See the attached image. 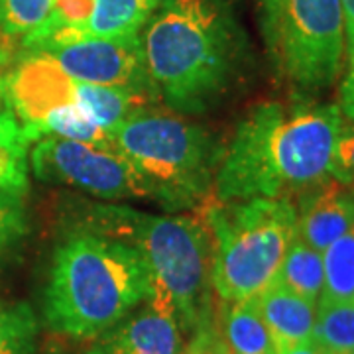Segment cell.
Returning <instances> with one entry per match:
<instances>
[{
    "instance_id": "6da1fadb",
    "label": "cell",
    "mask_w": 354,
    "mask_h": 354,
    "mask_svg": "<svg viewBox=\"0 0 354 354\" xmlns=\"http://www.w3.org/2000/svg\"><path fill=\"white\" fill-rule=\"evenodd\" d=\"M344 118L337 104L297 95L266 101L242 116L216 169L213 201L288 199L330 179Z\"/></svg>"
},
{
    "instance_id": "7a4b0ae2",
    "label": "cell",
    "mask_w": 354,
    "mask_h": 354,
    "mask_svg": "<svg viewBox=\"0 0 354 354\" xmlns=\"http://www.w3.org/2000/svg\"><path fill=\"white\" fill-rule=\"evenodd\" d=\"M144 62L158 99L185 116L218 109L246 71V39L225 0H169L148 20Z\"/></svg>"
},
{
    "instance_id": "3957f363",
    "label": "cell",
    "mask_w": 354,
    "mask_h": 354,
    "mask_svg": "<svg viewBox=\"0 0 354 354\" xmlns=\"http://www.w3.org/2000/svg\"><path fill=\"white\" fill-rule=\"evenodd\" d=\"M152 297V276L138 248L75 227L53 250L44 291L51 330L97 339Z\"/></svg>"
},
{
    "instance_id": "277c9868",
    "label": "cell",
    "mask_w": 354,
    "mask_h": 354,
    "mask_svg": "<svg viewBox=\"0 0 354 354\" xmlns=\"http://www.w3.org/2000/svg\"><path fill=\"white\" fill-rule=\"evenodd\" d=\"M79 215V228L95 230L138 248L152 276L153 304L176 317L191 335L215 319L213 241L199 215H148L127 205H91Z\"/></svg>"
},
{
    "instance_id": "5b68a950",
    "label": "cell",
    "mask_w": 354,
    "mask_h": 354,
    "mask_svg": "<svg viewBox=\"0 0 354 354\" xmlns=\"http://www.w3.org/2000/svg\"><path fill=\"white\" fill-rule=\"evenodd\" d=\"M113 148L127 160L148 195L165 211H201L213 201L225 146L185 114L142 109L111 132Z\"/></svg>"
},
{
    "instance_id": "8992f818",
    "label": "cell",
    "mask_w": 354,
    "mask_h": 354,
    "mask_svg": "<svg viewBox=\"0 0 354 354\" xmlns=\"http://www.w3.org/2000/svg\"><path fill=\"white\" fill-rule=\"evenodd\" d=\"M203 218L213 241L211 286L221 304L258 297L278 278L297 236L295 203L288 199L209 201Z\"/></svg>"
},
{
    "instance_id": "52a82bcc",
    "label": "cell",
    "mask_w": 354,
    "mask_h": 354,
    "mask_svg": "<svg viewBox=\"0 0 354 354\" xmlns=\"http://www.w3.org/2000/svg\"><path fill=\"white\" fill-rule=\"evenodd\" d=\"M268 57L297 95L329 88L344 57L341 0H258Z\"/></svg>"
},
{
    "instance_id": "ba28073f",
    "label": "cell",
    "mask_w": 354,
    "mask_h": 354,
    "mask_svg": "<svg viewBox=\"0 0 354 354\" xmlns=\"http://www.w3.org/2000/svg\"><path fill=\"white\" fill-rule=\"evenodd\" d=\"M28 162L41 183L83 191L102 201H148L134 169L114 148L46 136L34 142Z\"/></svg>"
},
{
    "instance_id": "9c48e42d",
    "label": "cell",
    "mask_w": 354,
    "mask_h": 354,
    "mask_svg": "<svg viewBox=\"0 0 354 354\" xmlns=\"http://www.w3.org/2000/svg\"><path fill=\"white\" fill-rule=\"evenodd\" d=\"M26 50L48 53L77 81L124 88L148 101L158 99L140 36L93 38L83 36L77 26H65Z\"/></svg>"
},
{
    "instance_id": "30bf717a",
    "label": "cell",
    "mask_w": 354,
    "mask_h": 354,
    "mask_svg": "<svg viewBox=\"0 0 354 354\" xmlns=\"http://www.w3.org/2000/svg\"><path fill=\"white\" fill-rule=\"evenodd\" d=\"M176 317L152 299L97 337L87 354H181Z\"/></svg>"
},
{
    "instance_id": "8fae6325",
    "label": "cell",
    "mask_w": 354,
    "mask_h": 354,
    "mask_svg": "<svg viewBox=\"0 0 354 354\" xmlns=\"http://www.w3.org/2000/svg\"><path fill=\"white\" fill-rule=\"evenodd\" d=\"M297 236L323 252L354 225V187L333 177L295 201Z\"/></svg>"
},
{
    "instance_id": "7c38bea8",
    "label": "cell",
    "mask_w": 354,
    "mask_h": 354,
    "mask_svg": "<svg viewBox=\"0 0 354 354\" xmlns=\"http://www.w3.org/2000/svg\"><path fill=\"white\" fill-rule=\"evenodd\" d=\"M258 313L276 344V353L311 341L315 327L317 305L295 295L276 279L258 297H254Z\"/></svg>"
},
{
    "instance_id": "4fadbf2b",
    "label": "cell",
    "mask_w": 354,
    "mask_h": 354,
    "mask_svg": "<svg viewBox=\"0 0 354 354\" xmlns=\"http://www.w3.org/2000/svg\"><path fill=\"white\" fill-rule=\"evenodd\" d=\"M156 10L153 0H91L79 32L93 38H132L138 36Z\"/></svg>"
},
{
    "instance_id": "5bb4252c",
    "label": "cell",
    "mask_w": 354,
    "mask_h": 354,
    "mask_svg": "<svg viewBox=\"0 0 354 354\" xmlns=\"http://www.w3.org/2000/svg\"><path fill=\"white\" fill-rule=\"evenodd\" d=\"M216 323L230 354H278L254 299L221 304Z\"/></svg>"
},
{
    "instance_id": "9a60e30c",
    "label": "cell",
    "mask_w": 354,
    "mask_h": 354,
    "mask_svg": "<svg viewBox=\"0 0 354 354\" xmlns=\"http://www.w3.org/2000/svg\"><path fill=\"white\" fill-rule=\"evenodd\" d=\"M30 144L20 118L0 88V189L26 193Z\"/></svg>"
},
{
    "instance_id": "2e32d148",
    "label": "cell",
    "mask_w": 354,
    "mask_h": 354,
    "mask_svg": "<svg viewBox=\"0 0 354 354\" xmlns=\"http://www.w3.org/2000/svg\"><path fill=\"white\" fill-rule=\"evenodd\" d=\"M77 102L81 109H85L88 116L99 122L106 132L114 127L124 122L128 116L136 114L148 106V99L140 97L136 93H130L124 88L109 87V85H95L75 79Z\"/></svg>"
},
{
    "instance_id": "e0dca14e",
    "label": "cell",
    "mask_w": 354,
    "mask_h": 354,
    "mask_svg": "<svg viewBox=\"0 0 354 354\" xmlns=\"http://www.w3.org/2000/svg\"><path fill=\"white\" fill-rule=\"evenodd\" d=\"M323 254L295 236L279 266L276 281L317 305L323 291Z\"/></svg>"
},
{
    "instance_id": "ac0fdd59",
    "label": "cell",
    "mask_w": 354,
    "mask_h": 354,
    "mask_svg": "<svg viewBox=\"0 0 354 354\" xmlns=\"http://www.w3.org/2000/svg\"><path fill=\"white\" fill-rule=\"evenodd\" d=\"M311 341L327 354H351L354 351V301L317 305Z\"/></svg>"
},
{
    "instance_id": "d6986e66",
    "label": "cell",
    "mask_w": 354,
    "mask_h": 354,
    "mask_svg": "<svg viewBox=\"0 0 354 354\" xmlns=\"http://www.w3.org/2000/svg\"><path fill=\"white\" fill-rule=\"evenodd\" d=\"M38 319L24 301L0 299V354H36Z\"/></svg>"
},
{
    "instance_id": "ffe728a7",
    "label": "cell",
    "mask_w": 354,
    "mask_h": 354,
    "mask_svg": "<svg viewBox=\"0 0 354 354\" xmlns=\"http://www.w3.org/2000/svg\"><path fill=\"white\" fill-rule=\"evenodd\" d=\"M30 232L24 193L0 189V274L18 256Z\"/></svg>"
},
{
    "instance_id": "44dd1931",
    "label": "cell",
    "mask_w": 354,
    "mask_h": 354,
    "mask_svg": "<svg viewBox=\"0 0 354 354\" xmlns=\"http://www.w3.org/2000/svg\"><path fill=\"white\" fill-rule=\"evenodd\" d=\"M57 0H0V28L10 38H28L50 20Z\"/></svg>"
},
{
    "instance_id": "7402d4cb",
    "label": "cell",
    "mask_w": 354,
    "mask_h": 354,
    "mask_svg": "<svg viewBox=\"0 0 354 354\" xmlns=\"http://www.w3.org/2000/svg\"><path fill=\"white\" fill-rule=\"evenodd\" d=\"M330 177L342 185L354 187V127L346 122L335 146Z\"/></svg>"
},
{
    "instance_id": "603a6c76",
    "label": "cell",
    "mask_w": 354,
    "mask_h": 354,
    "mask_svg": "<svg viewBox=\"0 0 354 354\" xmlns=\"http://www.w3.org/2000/svg\"><path fill=\"white\" fill-rule=\"evenodd\" d=\"M185 354H230L218 330L216 319L205 323L199 329L191 333Z\"/></svg>"
},
{
    "instance_id": "cb8c5ba5",
    "label": "cell",
    "mask_w": 354,
    "mask_h": 354,
    "mask_svg": "<svg viewBox=\"0 0 354 354\" xmlns=\"http://www.w3.org/2000/svg\"><path fill=\"white\" fill-rule=\"evenodd\" d=\"M351 53V65H348V73L344 77L339 88V111L346 124L354 127V44L348 48Z\"/></svg>"
},
{
    "instance_id": "d4e9b609",
    "label": "cell",
    "mask_w": 354,
    "mask_h": 354,
    "mask_svg": "<svg viewBox=\"0 0 354 354\" xmlns=\"http://www.w3.org/2000/svg\"><path fill=\"white\" fill-rule=\"evenodd\" d=\"M342 18H344V36L348 39V48L354 44V0H341Z\"/></svg>"
},
{
    "instance_id": "484cf974",
    "label": "cell",
    "mask_w": 354,
    "mask_h": 354,
    "mask_svg": "<svg viewBox=\"0 0 354 354\" xmlns=\"http://www.w3.org/2000/svg\"><path fill=\"white\" fill-rule=\"evenodd\" d=\"M279 354H327L317 342L313 341H307L301 342V344H297V346H291L288 351H283V353Z\"/></svg>"
},
{
    "instance_id": "4316f807",
    "label": "cell",
    "mask_w": 354,
    "mask_h": 354,
    "mask_svg": "<svg viewBox=\"0 0 354 354\" xmlns=\"http://www.w3.org/2000/svg\"><path fill=\"white\" fill-rule=\"evenodd\" d=\"M4 62H6V51L0 48V67H2V64H4Z\"/></svg>"
},
{
    "instance_id": "83f0119b",
    "label": "cell",
    "mask_w": 354,
    "mask_h": 354,
    "mask_svg": "<svg viewBox=\"0 0 354 354\" xmlns=\"http://www.w3.org/2000/svg\"><path fill=\"white\" fill-rule=\"evenodd\" d=\"M153 2H156V4H158V8H160L162 4H165V2H169V0H153Z\"/></svg>"
},
{
    "instance_id": "f1b7e54d",
    "label": "cell",
    "mask_w": 354,
    "mask_h": 354,
    "mask_svg": "<svg viewBox=\"0 0 354 354\" xmlns=\"http://www.w3.org/2000/svg\"><path fill=\"white\" fill-rule=\"evenodd\" d=\"M351 354H354V351H353V353H351Z\"/></svg>"
}]
</instances>
